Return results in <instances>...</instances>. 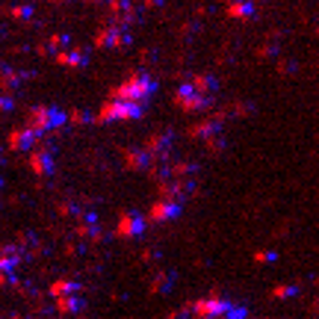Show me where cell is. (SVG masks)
<instances>
[{
    "instance_id": "cell-1",
    "label": "cell",
    "mask_w": 319,
    "mask_h": 319,
    "mask_svg": "<svg viewBox=\"0 0 319 319\" xmlns=\"http://www.w3.org/2000/svg\"><path fill=\"white\" fill-rule=\"evenodd\" d=\"M154 92H157V83H154V77L148 74H133V77H127L121 86H116L113 92H110V98H118V101H133V103H145L154 98Z\"/></svg>"
},
{
    "instance_id": "cell-2",
    "label": "cell",
    "mask_w": 319,
    "mask_h": 319,
    "mask_svg": "<svg viewBox=\"0 0 319 319\" xmlns=\"http://www.w3.org/2000/svg\"><path fill=\"white\" fill-rule=\"evenodd\" d=\"M65 121H68V113L56 110V107H36V110H30L27 127H30V130H36L39 136H45L48 130H56V127H62Z\"/></svg>"
},
{
    "instance_id": "cell-3",
    "label": "cell",
    "mask_w": 319,
    "mask_h": 319,
    "mask_svg": "<svg viewBox=\"0 0 319 319\" xmlns=\"http://www.w3.org/2000/svg\"><path fill=\"white\" fill-rule=\"evenodd\" d=\"M142 110H145L142 103L110 98V101L101 107V113H98V121H101V124H110V121H133V118L142 116Z\"/></svg>"
},
{
    "instance_id": "cell-4",
    "label": "cell",
    "mask_w": 319,
    "mask_h": 319,
    "mask_svg": "<svg viewBox=\"0 0 319 319\" xmlns=\"http://www.w3.org/2000/svg\"><path fill=\"white\" fill-rule=\"evenodd\" d=\"M174 103L181 107V110H189V113H198V110H207V103H210V95H204L198 92L192 83H184L178 92H174Z\"/></svg>"
},
{
    "instance_id": "cell-5",
    "label": "cell",
    "mask_w": 319,
    "mask_h": 319,
    "mask_svg": "<svg viewBox=\"0 0 319 319\" xmlns=\"http://www.w3.org/2000/svg\"><path fill=\"white\" fill-rule=\"evenodd\" d=\"M145 234V219L139 216V213H124V216L118 219V236H139Z\"/></svg>"
},
{
    "instance_id": "cell-6",
    "label": "cell",
    "mask_w": 319,
    "mask_h": 319,
    "mask_svg": "<svg viewBox=\"0 0 319 319\" xmlns=\"http://www.w3.org/2000/svg\"><path fill=\"white\" fill-rule=\"evenodd\" d=\"M95 45H98V48H124V45H130V33L113 27V30H103V33L95 39Z\"/></svg>"
},
{
    "instance_id": "cell-7",
    "label": "cell",
    "mask_w": 319,
    "mask_h": 319,
    "mask_svg": "<svg viewBox=\"0 0 319 319\" xmlns=\"http://www.w3.org/2000/svg\"><path fill=\"white\" fill-rule=\"evenodd\" d=\"M36 139H42V136L36 133V130H30V127H21V130H12V136H9V148H12V151H30Z\"/></svg>"
},
{
    "instance_id": "cell-8",
    "label": "cell",
    "mask_w": 319,
    "mask_h": 319,
    "mask_svg": "<svg viewBox=\"0 0 319 319\" xmlns=\"http://www.w3.org/2000/svg\"><path fill=\"white\" fill-rule=\"evenodd\" d=\"M181 216V201H157L151 207V219L154 222H168V219Z\"/></svg>"
},
{
    "instance_id": "cell-9",
    "label": "cell",
    "mask_w": 319,
    "mask_h": 319,
    "mask_svg": "<svg viewBox=\"0 0 319 319\" xmlns=\"http://www.w3.org/2000/svg\"><path fill=\"white\" fill-rule=\"evenodd\" d=\"M56 62L59 65H65V68H86L89 65V53H83V51H59L56 53Z\"/></svg>"
},
{
    "instance_id": "cell-10",
    "label": "cell",
    "mask_w": 319,
    "mask_h": 319,
    "mask_svg": "<svg viewBox=\"0 0 319 319\" xmlns=\"http://www.w3.org/2000/svg\"><path fill=\"white\" fill-rule=\"evenodd\" d=\"M30 166H33L36 174H51L53 171V154L51 151H33L30 154Z\"/></svg>"
},
{
    "instance_id": "cell-11",
    "label": "cell",
    "mask_w": 319,
    "mask_h": 319,
    "mask_svg": "<svg viewBox=\"0 0 319 319\" xmlns=\"http://www.w3.org/2000/svg\"><path fill=\"white\" fill-rule=\"evenodd\" d=\"M254 12H257V6H254L252 0H236V3H231V6H228V15H231V18H239V21H249V18H254Z\"/></svg>"
},
{
    "instance_id": "cell-12",
    "label": "cell",
    "mask_w": 319,
    "mask_h": 319,
    "mask_svg": "<svg viewBox=\"0 0 319 319\" xmlns=\"http://www.w3.org/2000/svg\"><path fill=\"white\" fill-rule=\"evenodd\" d=\"M231 304H225V302H201L198 304V313L201 316H219V313H225Z\"/></svg>"
},
{
    "instance_id": "cell-13",
    "label": "cell",
    "mask_w": 319,
    "mask_h": 319,
    "mask_svg": "<svg viewBox=\"0 0 319 319\" xmlns=\"http://www.w3.org/2000/svg\"><path fill=\"white\" fill-rule=\"evenodd\" d=\"M192 86L204 92V95H213V89H216V80L213 77H192Z\"/></svg>"
},
{
    "instance_id": "cell-14",
    "label": "cell",
    "mask_w": 319,
    "mask_h": 319,
    "mask_svg": "<svg viewBox=\"0 0 319 319\" xmlns=\"http://www.w3.org/2000/svg\"><path fill=\"white\" fill-rule=\"evenodd\" d=\"M33 15V6H15L12 9V18H30Z\"/></svg>"
},
{
    "instance_id": "cell-15",
    "label": "cell",
    "mask_w": 319,
    "mask_h": 319,
    "mask_svg": "<svg viewBox=\"0 0 319 319\" xmlns=\"http://www.w3.org/2000/svg\"><path fill=\"white\" fill-rule=\"evenodd\" d=\"M68 42H71V39H68L65 33H56V36H53V39H51V45H56V48H65Z\"/></svg>"
},
{
    "instance_id": "cell-16",
    "label": "cell",
    "mask_w": 319,
    "mask_h": 319,
    "mask_svg": "<svg viewBox=\"0 0 319 319\" xmlns=\"http://www.w3.org/2000/svg\"><path fill=\"white\" fill-rule=\"evenodd\" d=\"M0 110H3V113L12 110V98H0Z\"/></svg>"
},
{
    "instance_id": "cell-17",
    "label": "cell",
    "mask_w": 319,
    "mask_h": 319,
    "mask_svg": "<svg viewBox=\"0 0 319 319\" xmlns=\"http://www.w3.org/2000/svg\"><path fill=\"white\" fill-rule=\"evenodd\" d=\"M56 3H62V0H56Z\"/></svg>"
}]
</instances>
